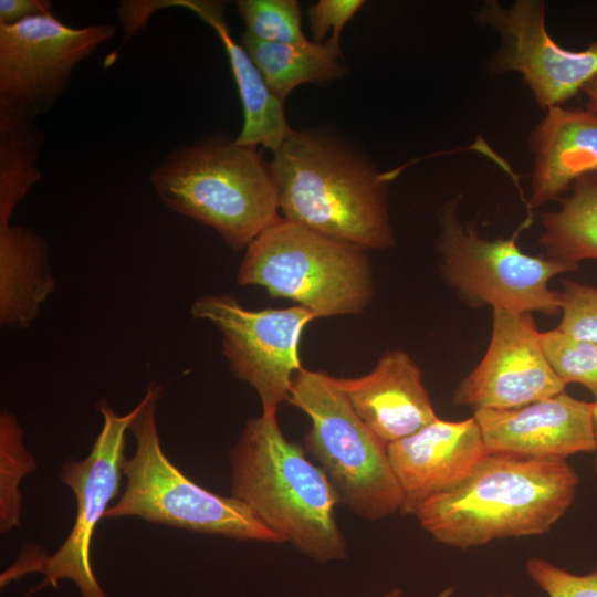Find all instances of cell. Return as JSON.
I'll return each mask as SVG.
<instances>
[{
  "label": "cell",
  "mask_w": 597,
  "mask_h": 597,
  "mask_svg": "<svg viewBox=\"0 0 597 597\" xmlns=\"http://www.w3.org/2000/svg\"><path fill=\"white\" fill-rule=\"evenodd\" d=\"M269 166L284 219L365 250L394 245L388 175L324 137L295 130Z\"/></svg>",
  "instance_id": "3957f363"
},
{
  "label": "cell",
  "mask_w": 597,
  "mask_h": 597,
  "mask_svg": "<svg viewBox=\"0 0 597 597\" xmlns=\"http://www.w3.org/2000/svg\"><path fill=\"white\" fill-rule=\"evenodd\" d=\"M335 380L359 419L387 444L438 419L420 367L400 349L386 352L366 375Z\"/></svg>",
  "instance_id": "2e32d148"
},
{
  "label": "cell",
  "mask_w": 597,
  "mask_h": 597,
  "mask_svg": "<svg viewBox=\"0 0 597 597\" xmlns=\"http://www.w3.org/2000/svg\"><path fill=\"white\" fill-rule=\"evenodd\" d=\"M363 4L362 0H320L312 4L307 9V18L313 42L323 44L324 38L331 31L332 35L325 44L342 52V30Z\"/></svg>",
  "instance_id": "83f0119b"
},
{
  "label": "cell",
  "mask_w": 597,
  "mask_h": 597,
  "mask_svg": "<svg viewBox=\"0 0 597 597\" xmlns=\"http://www.w3.org/2000/svg\"><path fill=\"white\" fill-rule=\"evenodd\" d=\"M237 282L262 286L270 296L292 300L316 317L362 314L374 295L365 249L283 217L245 248Z\"/></svg>",
  "instance_id": "8992f818"
},
{
  "label": "cell",
  "mask_w": 597,
  "mask_h": 597,
  "mask_svg": "<svg viewBox=\"0 0 597 597\" xmlns=\"http://www.w3.org/2000/svg\"><path fill=\"white\" fill-rule=\"evenodd\" d=\"M570 188V195L559 198L557 211L540 214L538 242L548 258L579 264L597 260V174L579 177Z\"/></svg>",
  "instance_id": "7402d4cb"
},
{
  "label": "cell",
  "mask_w": 597,
  "mask_h": 597,
  "mask_svg": "<svg viewBox=\"0 0 597 597\" xmlns=\"http://www.w3.org/2000/svg\"><path fill=\"white\" fill-rule=\"evenodd\" d=\"M525 569L547 597H597V566L586 574H575L543 557L532 556L526 559Z\"/></svg>",
  "instance_id": "4316f807"
},
{
  "label": "cell",
  "mask_w": 597,
  "mask_h": 597,
  "mask_svg": "<svg viewBox=\"0 0 597 597\" xmlns=\"http://www.w3.org/2000/svg\"><path fill=\"white\" fill-rule=\"evenodd\" d=\"M485 455L473 416L460 421L438 418L389 443V461L404 496L401 513L413 515L425 500L461 483Z\"/></svg>",
  "instance_id": "9a60e30c"
},
{
  "label": "cell",
  "mask_w": 597,
  "mask_h": 597,
  "mask_svg": "<svg viewBox=\"0 0 597 597\" xmlns=\"http://www.w3.org/2000/svg\"><path fill=\"white\" fill-rule=\"evenodd\" d=\"M163 387L150 381L129 426L136 448L125 461V489L104 519L137 516L201 534L238 541L283 543L254 512L234 496L195 483L166 457L158 434L157 406Z\"/></svg>",
  "instance_id": "5b68a950"
},
{
  "label": "cell",
  "mask_w": 597,
  "mask_h": 597,
  "mask_svg": "<svg viewBox=\"0 0 597 597\" xmlns=\"http://www.w3.org/2000/svg\"><path fill=\"white\" fill-rule=\"evenodd\" d=\"M149 178L167 208L212 228L232 250L282 218L270 166L256 147L224 138L179 146Z\"/></svg>",
  "instance_id": "277c9868"
},
{
  "label": "cell",
  "mask_w": 597,
  "mask_h": 597,
  "mask_svg": "<svg viewBox=\"0 0 597 597\" xmlns=\"http://www.w3.org/2000/svg\"><path fill=\"white\" fill-rule=\"evenodd\" d=\"M582 91L587 97V108L597 112V75L590 78Z\"/></svg>",
  "instance_id": "f546056e"
},
{
  "label": "cell",
  "mask_w": 597,
  "mask_h": 597,
  "mask_svg": "<svg viewBox=\"0 0 597 597\" xmlns=\"http://www.w3.org/2000/svg\"><path fill=\"white\" fill-rule=\"evenodd\" d=\"M115 33L111 23L73 28L52 12L0 24V105L35 118L48 113L75 69Z\"/></svg>",
  "instance_id": "8fae6325"
},
{
  "label": "cell",
  "mask_w": 597,
  "mask_h": 597,
  "mask_svg": "<svg viewBox=\"0 0 597 597\" xmlns=\"http://www.w3.org/2000/svg\"><path fill=\"white\" fill-rule=\"evenodd\" d=\"M235 6L244 31L259 40L304 48L314 44L303 34L295 0H238Z\"/></svg>",
  "instance_id": "cb8c5ba5"
},
{
  "label": "cell",
  "mask_w": 597,
  "mask_h": 597,
  "mask_svg": "<svg viewBox=\"0 0 597 597\" xmlns=\"http://www.w3.org/2000/svg\"><path fill=\"white\" fill-rule=\"evenodd\" d=\"M48 0H0V24L9 25L51 12Z\"/></svg>",
  "instance_id": "f1b7e54d"
},
{
  "label": "cell",
  "mask_w": 597,
  "mask_h": 597,
  "mask_svg": "<svg viewBox=\"0 0 597 597\" xmlns=\"http://www.w3.org/2000/svg\"><path fill=\"white\" fill-rule=\"evenodd\" d=\"M593 411H594V426H595V439H596V450H595V472L597 473V401H593Z\"/></svg>",
  "instance_id": "4dcf8cb0"
},
{
  "label": "cell",
  "mask_w": 597,
  "mask_h": 597,
  "mask_svg": "<svg viewBox=\"0 0 597 597\" xmlns=\"http://www.w3.org/2000/svg\"><path fill=\"white\" fill-rule=\"evenodd\" d=\"M97 410L103 426L88 455L83 460L67 459L62 465L61 481L73 492L76 515L70 534L50 556L24 553L1 574V587L29 573L44 575L41 584L28 596L59 582L74 583L81 597H107L100 585L91 561V547L96 525L105 516L111 501L118 494L125 463L126 432L136 415V406L125 415H117L106 400H100Z\"/></svg>",
  "instance_id": "9c48e42d"
},
{
  "label": "cell",
  "mask_w": 597,
  "mask_h": 597,
  "mask_svg": "<svg viewBox=\"0 0 597 597\" xmlns=\"http://www.w3.org/2000/svg\"><path fill=\"white\" fill-rule=\"evenodd\" d=\"M476 20L501 34L493 71L520 72L542 108L561 106L597 75V41L582 51L559 46L546 30L543 1L519 0L510 9L486 1Z\"/></svg>",
  "instance_id": "7c38bea8"
},
{
  "label": "cell",
  "mask_w": 597,
  "mask_h": 597,
  "mask_svg": "<svg viewBox=\"0 0 597 597\" xmlns=\"http://www.w3.org/2000/svg\"><path fill=\"white\" fill-rule=\"evenodd\" d=\"M454 593L453 586H448L441 591H439L434 597H451Z\"/></svg>",
  "instance_id": "1f68e13d"
},
{
  "label": "cell",
  "mask_w": 597,
  "mask_h": 597,
  "mask_svg": "<svg viewBox=\"0 0 597 597\" xmlns=\"http://www.w3.org/2000/svg\"><path fill=\"white\" fill-rule=\"evenodd\" d=\"M530 144L534 154L530 207L536 208L559 199L579 177L597 174V112L551 107Z\"/></svg>",
  "instance_id": "e0dca14e"
},
{
  "label": "cell",
  "mask_w": 597,
  "mask_h": 597,
  "mask_svg": "<svg viewBox=\"0 0 597 597\" xmlns=\"http://www.w3.org/2000/svg\"><path fill=\"white\" fill-rule=\"evenodd\" d=\"M35 117L0 105V228L8 227L18 205L41 180L44 134Z\"/></svg>",
  "instance_id": "44dd1931"
},
{
  "label": "cell",
  "mask_w": 597,
  "mask_h": 597,
  "mask_svg": "<svg viewBox=\"0 0 597 597\" xmlns=\"http://www.w3.org/2000/svg\"><path fill=\"white\" fill-rule=\"evenodd\" d=\"M241 44L258 66L271 92L282 103L302 84L331 83L344 73L338 62L342 52L325 43H314L304 48L265 42L244 31L241 34Z\"/></svg>",
  "instance_id": "ffe728a7"
},
{
  "label": "cell",
  "mask_w": 597,
  "mask_h": 597,
  "mask_svg": "<svg viewBox=\"0 0 597 597\" xmlns=\"http://www.w3.org/2000/svg\"><path fill=\"white\" fill-rule=\"evenodd\" d=\"M38 469L24 444V431L9 410L0 412V531L9 533L21 523L22 480Z\"/></svg>",
  "instance_id": "603a6c76"
},
{
  "label": "cell",
  "mask_w": 597,
  "mask_h": 597,
  "mask_svg": "<svg viewBox=\"0 0 597 597\" xmlns=\"http://www.w3.org/2000/svg\"><path fill=\"white\" fill-rule=\"evenodd\" d=\"M540 339L548 363L564 384L583 385L597 401V343L574 338L556 328L540 333Z\"/></svg>",
  "instance_id": "d4e9b609"
},
{
  "label": "cell",
  "mask_w": 597,
  "mask_h": 597,
  "mask_svg": "<svg viewBox=\"0 0 597 597\" xmlns=\"http://www.w3.org/2000/svg\"><path fill=\"white\" fill-rule=\"evenodd\" d=\"M562 285L558 291L562 318L556 329L597 343V287L569 280Z\"/></svg>",
  "instance_id": "484cf974"
},
{
  "label": "cell",
  "mask_w": 597,
  "mask_h": 597,
  "mask_svg": "<svg viewBox=\"0 0 597 597\" xmlns=\"http://www.w3.org/2000/svg\"><path fill=\"white\" fill-rule=\"evenodd\" d=\"M55 290L49 244L33 229L0 228V324L28 328Z\"/></svg>",
  "instance_id": "d6986e66"
},
{
  "label": "cell",
  "mask_w": 597,
  "mask_h": 597,
  "mask_svg": "<svg viewBox=\"0 0 597 597\" xmlns=\"http://www.w3.org/2000/svg\"><path fill=\"white\" fill-rule=\"evenodd\" d=\"M229 457L232 496L283 543L320 564L347 557L338 494L305 449L284 436L276 412L248 420Z\"/></svg>",
  "instance_id": "7a4b0ae2"
},
{
  "label": "cell",
  "mask_w": 597,
  "mask_h": 597,
  "mask_svg": "<svg viewBox=\"0 0 597 597\" xmlns=\"http://www.w3.org/2000/svg\"><path fill=\"white\" fill-rule=\"evenodd\" d=\"M578 485L567 461L488 454L461 483L425 500L413 515L436 542L468 549L547 533L574 503Z\"/></svg>",
  "instance_id": "6da1fadb"
},
{
  "label": "cell",
  "mask_w": 597,
  "mask_h": 597,
  "mask_svg": "<svg viewBox=\"0 0 597 597\" xmlns=\"http://www.w3.org/2000/svg\"><path fill=\"white\" fill-rule=\"evenodd\" d=\"M287 401L311 419L305 451L355 515L380 521L401 513L404 496L388 457V444L359 419L335 377L300 370Z\"/></svg>",
  "instance_id": "52a82bcc"
},
{
  "label": "cell",
  "mask_w": 597,
  "mask_h": 597,
  "mask_svg": "<svg viewBox=\"0 0 597 597\" xmlns=\"http://www.w3.org/2000/svg\"><path fill=\"white\" fill-rule=\"evenodd\" d=\"M527 224H521L509 239H483L473 227L461 223L458 199L447 202L437 242L444 281L474 307L561 314L559 293L548 283L555 275L578 271L579 264L523 252L516 239Z\"/></svg>",
  "instance_id": "ba28073f"
},
{
  "label": "cell",
  "mask_w": 597,
  "mask_h": 597,
  "mask_svg": "<svg viewBox=\"0 0 597 597\" xmlns=\"http://www.w3.org/2000/svg\"><path fill=\"white\" fill-rule=\"evenodd\" d=\"M190 314L221 332L223 354L233 376L255 389L262 412H276L287 401L295 375L303 369L300 339L316 315L301 305L251 311L229 294L197 297Z\"/></svg>",
  "instance_id": "30bf717a"
},
{
  "label": "cell",
  "mask_w": 597,
  "mask_h": 597,
  "mask_svg": "<svg viewBox=\"0 0 597 597\" xmlns=\"http://www.w3.org/2000/svg\"><path fill=\"white\" fill-rule=\"evenodd\" d=\"M402 590L396 587L385 593L381 597H402Z\"/></svg>",
  "instance_id": "d6a6232c"
},
{
  "label": "cell",
  "mask_w": 597,
  "mask_h": 597,
  "mask_svg": "<svg viewBox=\"0 0 597 597\" xmlns=\"http://www.w3.org/2000/svg\"><path fill=\"white\" fill-rule=\"evenodd\" d=\"M482 597H514V596L512 594H501V595L489 594V595H484Z\"/></svg>",
  "instance_id": "836d02e7"
},
{
  "label": "cell",
  "mask_w": 597,
  "mask_h": 597,
  "mask_svg": "<svg viewBox=\"0 0 597 597\" xmlns=\"http://www.w3.org/2000/svg\"><path fill=\"white\" fill-rule=\"evenodd\" d=\"M565 388L544 354L532 314L494 307L486 353L458 384L453 401L474 411L506 410L551 398Z\"/></svg>",
  "instance_id": "4fadbf2b"
},
{
  "label": "cell",
  "mask_w": 597,
  "mask_h": 597,
  "mask_svg": "<svg viewBox=\"0 0 597 597\" xmlns=\"http://www.w3.org/2000/svg\"><path fill=\"white\" fill-rule=\"evenodd\" d=\"M177 6L197 13L218 34L228 55L243 111V126L233 139L237 145L276 151L293 129L289 126L283 103L271 92L258 66L230 34L224 3L220 1L178 0Z\"/></svg>",
  "instance_id": "ac0fdd59"
},
{
  "label": "cell",
  "mask_w": 597,
  "mask_h": 597,
  "mask_svg": "<svg viewBox=\"0 0 597 597\" xmlns=\"http://www.w3.org/2000/svg\"><path fill=\"white\" fill-rule=\"evenodd\" d=\"M488 454L567 461L596 450L593 402L565 391L506 410H475Z\"/></svg>",
  "instance_id": "5bb4252c"
}]
</instances>
